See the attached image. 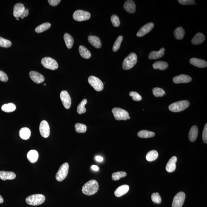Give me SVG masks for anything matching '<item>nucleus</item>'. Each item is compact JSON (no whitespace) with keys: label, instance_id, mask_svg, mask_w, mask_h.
<instances>
[{"label":"nucleus","instance_id":"obj_1","mask_svg":"<svg viewBox=\"0 0 207 207\" xmlns=\"http://www.w3.org/2000/svg\"><path fill=\"white\" fill-rule=\"evenodd\" d=\"M99 190V184L96 180H91L82 186V191L84 194L91 196L96 193Z\"/></svg>","mask_w":207,"mask_h":207},{"label":"nucleus","instance_id":"obj_2","mask_svg":"<svg viewBox=\"0 0 207 207\" xmlns=\"http://www.w3.org/2000/svg\"><path fill=\"white\" fill-rule=\"evenodd\" d=\"M45 197L42 194H35L30 195L27 197L26 200L27 204L31 206H38L44 202Z\"/></svg>","mask_w":207,"mask_h":207},{"label":"nucleus","instance_id":"obj_3","mask_svg":"<svg viewBox=\"0 0 207 207\" xmlns=\"http://www.w3.org/2000/svg\"><path fill=\"white\" fill-rule=\"evenodd\" d=\"M137 57L136 54L132 53L126 57L123 62L122 67L124 70H130L137 63Z\"/></svg>","mask_w":207,"mask_h":207},{"label":"nucleus","instance_id":"obj_4","mask_svg":"<svg viewBox=\"0 0 207 207\" xmlns=\"http://www.w3.org/2000/svg\"><path fill=\"white\" fill-rule=\"evenodd\" d=\"M190 102L188 101L183 100L174 102L169 106L168 108L173 112H179L187 108L190 106Z\"/></svg>","mask_w":207,"mask_h":207},{"label":"nucleus","instance_id":"obj_5","mask_svg":"<svg viewBox=\"0 0 207 207\" xmlns=\"http://www.w3.org/2000/svg\"><path fill=\"white\" fill-rule=\"evenodd\" d=\"M112 111L116 120H127L129 116V113L127 111L120 108L115 107L112 109Z\"/></svg>","mask_w":207,"mask_h":207},{"label":"nucleus","instance_id":"obj_6","mask_svg":"<svg viewBox=\"0 0 207 207\" xmlns=\"http://www.w3.org/2000/svg\"><path fill=\"white\" fill-rule=\"evenodd\" d=\"M42 64L45 68L51 70H56L58 68V65L56 60L50 57H45L41 60Z\"/></svg>","mask_w":207,"mask_h":207},{"label":"nucleus","instance_id":"obj_7","mask_svg":"<svg viewBox=\"0 0 207 207\" xmlns=\"http://www.w3.org/2000/svg\"><path fill=\"white\" fill-rule=\"evenodd\" d=\"M88 81L89 84L97 91H101L104 88V84L100 79L97 77L91 76L89 77Z\"/></svg>","mask_w":207,"mask_h":207},{"label":"nucleus","instance_id":"obj_8","mask_svg":"<svg viewBox=\"0 0 207 207\" xmlns=\"http://www.w3.org/2000/svg\"><path fill=\"white\" fill-rule=\"evenodd\" d=\"M69 170V165L67 163L60 166L56 175V179L58 181H62L66 178Z\"/></svg>","mask_w":207,"mask_h":207},{"label":"nucleus","instance_id":"obj_9","mask_svg":"<svg viewBox=\"0 0 207 207\" xmlns=\"http://www.w3.org/2000/svg\"><path fill=\"white\" fill-rule=\"evenodd\" d=\"M73 17L75 21L81 22L87 21L90 19L91 14L88 12L78 10L74 12Z\"/></svg>","mask_w":207,"mask_h":207},{"label":"nucleus","instance_id":"obj_10","mask_svg":"<svg viewBox=\"0 0 207 207\" xmlns=\"http://www.w3.org/2000/svg\"><path fill=\"white\" fill-rule=\"evenodd\" d=\"M186 195L183 192L177 193L173 198L172 207H182L184 204Z\"/></svg>","mask_w":207,"mask_h":207},{"label":"nucleus","instance_id":"obj_11","mask_svg":"<svg viewBox=\"0 0 207 207\" xmlns=\"http://www.w3.org/2000/svg\"><path fill=\"white\" fill-rule=\"evenodd\" d=\"M60 97L65 108L66 109H70L71 106V99L68 92L66 91H62L60 93Z\"/></svg>","mask_w":207,"mask_h":207},{"label":"nucleus","instance_id":"obj_12","mask_svg":"<svg viewBox=\"0 0 207 207\" xmlns=\"http://www.w3.org/2000/svg\"><path fill=\"white\" fill-rule=\"evenodd\" d=\"M39 130L40 134L43 137L47 138L49 137L50 134V128L47 121H43L40 123Z\"/></svg>","mask_w":207,"mask_h":207},{"label":"nucleus","instance_id":"obj_13","mask_svg":"<svg viewBox=\"0 0 207 207\" xmlns=\"http://www.w3.org/2000/svg\"><path fill=\"white\" fill-rule=\"evenodd\" d=\"M154 23L152 22L147 23L140 28L137 33V36L138 37H142L144 36L150 32L154 27Z\"/></svg>","mask_w":207,"mask_h":207},{"label":"nucleus","instance_id":"obj_14","mask_svg":"<svg viewBox=\"0 0 207 207\" xmlns=\"http://www.w3.org/2000/svg\"><path fill=\"white\" fill-rule=\"evenodd\" d=\"M32 80L37 84L42 83L45 81V78L42 74L35 71H31L29 73Z\"/></svg>","mask_w":207,"mask_h":207},{"label":"nucleus","instance_id":"obj_15","mask_svg":"<svg viewBox=\"0 0 207 207\" xmlns=\"http://www.w3.org/2000/svg\"><path fill=\"white\" fill-rule=\"evenodd\" d=\"M192 79L189 76L181 75L174 77L173 81L175 84L186 83L191 81Z\"/></svg>","mask_w":207,"mask_h":207},{"label":"nucleus","instance_id":"obj_16","mask_svg":"<svg viewBox=\"0 0 207 207\" xmlns=\"http://www.w3.org/2000/svg\"><path fill=\"white\" fill-rule=\"evenodd\" d=\"M24 5L21 3H17L13 7V15L16 18L21 17L25 11Z\"/></svg>","mask_w":207,"mask_h":207},{"label":"nucleus","instance_id":"obj_17","mask_svg":"<svg viewBox=\"0 0 207 207\" xmlns=\"http://www.w3.org/2000/svg\"><path fill=\"white\" fill-rule=\"evenodd\" d=\"M177 161V158L173 156L169 160L166 166V170L168 172L171 173L176 169V163Z\"/></svg>","mask_w":207,"mask_h":207},{"label":"nucleus","instance_id":"obj_18","mask_svg":"<svg viewBox=\"0 0 207 207\" xmlns=\"http://www.w3.org/2000/svg\"><path fill=\"white\" fill-rule=\"evenodd\" d=\"M191 64L200 68H206L207 63L206 61L197 58H192L190 60Z\"/></svg>","mask_w":207,"mask_h":207},{"label":"nucleus","instance_id":"obj_19","mask_svg":"<svg viewBox=\"0 0 207 207\" xmlns=\"http://www.w3.org/2000/svg\"><path fill=\"white\" fill-rule=\"evenodd\" d=\"M16 178V174L12 171H0V179L2 180H13Z\"/></svg>","mask_w":207,"mask_h":207},{"label":"nucleus","instance_id":"obj_20","mask_svg":"<svg viewBox=\"0 0 207 207\" xmlns=\"http://www.w3.org/2000/svg\"><path fill=\"white\" fill-rule=\"evenodd\" d=\"M124 9L127 12L134 13L136 12V6L133 1L128 0L126 2L124 5Z\"/></svg>","mask_w":207,"mask_h":207},{"label":"nucleus","instance_id":"obj_21","mask_svg":"<svg viewBox=\"0 0 207 207\" xmlns=\"http://www.w3.org/2000/svg\"><path fill=\"white\" fill-rule=\"evenodd\" d=\"M129 187L128 185H123L116 189L114 192V195L117 197L122 196L127 193L129 191Z\"/></svg>","mask_w":207,"mask_h":207},{"label":"nucleus","instance_id":"obj_22","mask_svg":"<svg viewBox=\"0 0 207 207\" xmlns=\"http://www.w3.org/2000/svg\"><path fill=\"white\" fill-rule=\"evenodd\" d=\"M88 40L91 44L95 48H99L101 47L102 44L98 37L90 35L88 37Z\"/></svg>","mask_w":207,"mask_h":207},{"label":"nucleus","instance_id":"obj_23","mask_svg":"<svg viewBox=\"0 0 207 207\" xmlns=\"http://www.w3.org/2000/svg\"><path fill=\"white\" fill-rule=\"evenodd\" d=\"M165 51V48H162L159 51L151 52L149 55V58L150 60H156L161 58L164 56Z\"/></svg>","mask_w":207,"mask_h":207},{"label":"nucleus","instance_id":"obj_24","mask_svg":"<svg viewBox=\"0 0 207 207\" xmlns=\"http://www.w3.org/2000/svg\"><path fill=\"white\" fill-rule=\"evenodd\" d=\"M198 129L196 126H193L190 129L189 133V140L191 142H194L198 137Z\"/></svg>","mask_w":207,"mask_h":207},{"label":"nucleus","instance_id":"obj_25","mask_svg":"<svg viewBox=\"0 0 207 207\" xmlns=\"http://www.w3.org/2000/svg\"><path fill=\"white\" fill-rule=\"evenodd\" d=\"M38 151L32 150L28 151L27 154V158L28 161L31 163H35L37 161L38 158Z\"/></svg>","mask_w":207,"mask_h":207},{"label":"nucleus","instance_id":"obj_26","mask_svg":"<svg viewBox=\"0 0 207 207\" xmlns=\"http://www.w3.org/2000/svg\"><path fill=\"white\" fill-rule=\"evenodd\" d=\"M205 39V36L202 33L199 32L195 35L191 40V43L193 45H200L203 42Z\"/></svg>","mask_w":207,"mask_h":207},{"label":"nucleus","instance_id":"obj_27","mask_svg":"<svg viewBox=\"0 0 207 207\" xmlns=\"http://www.w3.org/2000/svg\"><path fill=\"white\" fill-rule=\"evenodd\" d=\"M79 50L80 55L82 58L88 59L91 56V54L90 51L82 45H80L79 47Z\"/></svg>","mask_w":207,"mask_h":207},{"label":"nucleus","instance_id":"obj_28","mask_svg":"<svg viewBox=\"0 0 207 207\" xmlns=\"http://www.w3.org/2000/svg\"><path fill=\"white\" fill-rule=\"evenodd\" d=\"M20 137L23 140H27L29 139L31 136V131L27 127H23L19 131Z\"/></svg>","mask_w":207,"mask_h":207},{"label":"nucleus","instance_id":"obj_29","mask_svg":"<svg viewBox=\"0 0 207 207\" xmlns=\"http://www.w3.org/2000/svg\"><path fill=\"white\" fill-rule=\"evenodd\" d=\"M168 64L166 62L164 61H157L153 64V67L154 69H159L161 70H164L167 69Z\"/></svg>","mask_w":207,"mask_h":207},{"label":"nucleus","instance_id":"obj_30","mask_svg":"<svg viewBox=\"0 0 207 207\" xmlns=\"http://www.w3.org/2000/svg\"><path fill=\"white\" fill-rule=\"evenodd\" d=\"M64 39L66 45L68 49H71L73 46L74 40L71 35L68 33H65L64 35Z\"/></svg>","mask_w":207,"mask_h":207},{"label":"nucleus","instance_id":"obj_31","mask_svg":"<svg viewBox=\"0 0 207 207\" xmlns=\"http://www.w3.org/2000/svg\"><path fill=\"white\" fill-rule=\"evenodd\" d=\"M185 34L184 29L181 27L176 28L174 32V35L175 38L177 40L182 39L184 37Z\"/></svg>","mask_w":207,"mask_h":207},{"label":"nucleus","instance_id":"obj_32","mask_svg":"<svg viewBox=\"0 0 207 207\" xmlns=\"http://www.w3.org/2000/svg\"><path fill=\"white\" fill-rule=\"evenodd\" d=\"M137 136L141 138H149L154 137L155 136V133L151 131L142 130L138 133Z\"/></svg>","mask_w":207,"mask_h":207},{"label":"nucleus","instance_id":"obj_33","mask_svg":"<svg viewBox=\"0 0 207 207\" xmlns=\"http://www.w3.org/2000/svg\"><path fill=\"white\" fill-rule=\"evenodd\" d=\"M16 109V105L12 103L5 104L2 106L1 109L3 111L11 112L14 111Z\"/></svg>","mask_w":207,"mask_h":207},{"label":"nucleus","instance_id":"obj_34","mask_svg":"<svg viewBox=\"0 0 207 207\" xmlns=\"http://www.w3.org/2000/svg\"><path fill=\"white\" fill-rule=\"evenodd\" d=\"M159 154L157 151L152 150L148 152L146 155V160L149 161H152L155 160L158 157Z\"/></svg>","mask_w":207,"mask_h":207},{"label":"nucleus","instance_id":"obj_35","mask_svg":"<svg viewBox=\"0 0 207 207\" xmlns=\"http://www.w3.org/2000/svg\"><path fill=\"white\" fill-rule=\"evenodd\" d=\"M51 25L50 23L46 22L43 23L40 26L37 27L35 29V31L37 33H40L46 31L51 27Z\"/></svg>","mask_w":207,"mask_h":207},{"label":"nucleus","instance_id":"obj_36","mask_svg":"<svg viewBox=\"0 0 207 207\" xmlns=\"http://www.w3.org/2000/svg\"><path fill=\"white\" fill-rule=\"evenodd\" d=\"M87 103L86 99H84L81 101V103L79 104L77 107V111L79 114H81L85 113L86 111L85 108V105Z\"/></svg>","mask_w":207,"mask_h":207},{"label":"nucleus","instance_id":"obj_37","mask_svg":"<svg viewBox=\"0 0 207 207\" xmlns=\"http://www.w3.org/2000/svg\"><path fill=\"white\" fill-rule=\"evenodd\" d=\"M127 176V173L125 171H118L113 173L112 175V179L114 181H117L121 178H124Z\"/></svg>","mask_w":207,"mask_h":207},{"label":"nucleus","instance_id":"obj_38","mask_svg":"<svg viewBox=\"0 0 207 207\" xmlns=\"http://www.w3.org/2000/svg\"><path fill=\"white\" fill-rule=\"evenodd\" d=\"M75 128L76 131L78 133H84L87 130L86 126L80 123L75 124Z\"/></svg>","mask_w":207,"mask_h":207},{"label":"nucleus","instance_id":"obj_39","mask_svg":"<svg viewBox=\"0 0 207 207\" xmlns=\"http://www.w3.org/2000/svg\"><path fill=\"white\" fill-rule=\"evenodd\" d=\"M123 37L122 36H119L118 37L116 40L113 46L112 50L114 52H116L118 50L120 47L121 43H122Z\"/></svg>","mask_w":207,"mask_h":207},{"label":"nucleus","instance_id":"obj_40","mask_svg":"<svg viewBox=\"0 0 207 207\" xmlns=\"http://www.w3.org/2000/svg\"><path fill=\"white\" fill-rule=\"evenodd\" d=\"M152 92L153 95L156 97H162L165 94L164 90L159 87L154 88L153 89Z\"/></svg>","mask_w":207,"mask_h":207},{"label":"nucleus","instance_id":"obj_41","mask_svg":"<svg viewBox=\"0 0 207 207\" xmlns=\"http://www.w3.org/2000/svg\"><path fill=\"white\" fill-rule=\"evenodd\" d=\"M12 42L9 40L5 39L0 37V47L4 48H8L11 47Z\"/></svg>","mask_w":207,"mask_h":207},{"label":"nucleus","instance_id":"obj_42","mask_svg":"<svg viewBox=\"0 0 207 207\" xmlns=\"http://www.w3.org/2000/svg\"><path fill=\"white\" fill-rule=\"evenodd\" d=\"M111 21L114 27H118L120 25V22L118 16L114 14L112 15L111 18Z\"/></svg>","mask_w":207,"mask_h":207},{"label":"nucleus","instance_id":"obj_43","mask_svg":"<svg viewBox=\"0 0 207 207\" xmlns=\"http://www.w3.org/2000/svg\"><path fill=\"white\" fill-rule=\"evenodd\" d=\"M151 198L152 201L155 203L160 204L161 203V198L158 193H153L151 195Z\"/></svg>","mask_w":207,"mask_h":207},{"label":"nucleus","instance_id":"obj_44","mask_svg":"<svg viewBox=\"0 0 207 207\" xmlns=\"http://www.w3.org/2000/svg\"><path fill=\"white\" fill-rule=\"evenodd\" d=\"M129 96L132 97L133 100L134 101H139L142 99V97L138 92L135 91H131L129 93Z\"/></svg>","mask_w":207,"mask_h":207},{"label":"nucleus","instance_id":"obj_45","mask_svg":"<svg viewBox=\"0 0 207 207\" xmlns=\"http://www.w3.org/2000/svg\"><path fill=\"white\" fill-rule=\"evenodd\" d=\"M178 2L183 5H192L195 4V1L193 0H178Z\"/></svg>","mask_w":207,"mask_h":207},{"label":"nucleus","instance_id":"obj_46","mask_svg":"<svg viewBox=\"0 0 207 207\" xmlns=\"http://www.w3.org/2000/svg\"><path fill=\"white\" fill-rule=\"evenodd\" d=\"M8 80V77L7 74L2 71L0 70V81L6 82Z\"/></svg>","mask_w":207,"mask_h":207},{"label":"nucleus","instance_id":"obj_47","mask_svg":"<svg viewBox=\"0 0 207 207\" xmlns=\"http://www.w3.org/2000/svg\"><path fill=\"white\" fill-rule=\"evenodd\" d=\"M202 138L205 144H207V124H205L204 128L203 135Z\"/></svg>","mask_w":207,"mask_h":207},{"label":"nucleus","instance_id":"obj_48","mask_svg":"<svg viewBox=\"0 0 207 207\" xmlns=\"http://www.w3.org/2000/svg\"><path fill=\"white\" fill-rule=\"evenodd\" d=\"M49 3L53 6H57L60 2V0H48Z\"/></svg>","mask_w":207,"mask_h":207},{"label":"nucleus","instance_id":"obj_49","mask_svg":"<svg viewBox=\"0 0 207 207\" xmlns=\"http://www.w3.org/2000/svg\"><path fill=\"white\" fill-rule=\"evenodd\" d=\"M28 14H29V10L28 9H25L21 16L23 17H26L28 16Z\"/></svg>","mask_w":207,"mask_h":207},{"label":"nucleus","instance_id":"obj_50","mask_svg":"<svg viewBox=\"0 0 207 207\" xmlns=\"http://www.w3.org/2000/svg\"><path fill=\"white\" fill-rule=\"evenodd\" d=\"M96 160L98 162H101L103 160V158L101 156H96L95 158Z\"/></svg>","mask_w":207,"mask_h":207},{"label":"nucleus","instance_id":"obj_51","mask_svg":"<svg viewBox=\"0 0 207 207\" xmlns=\"http://www.w3.org/2000/svg\"><path fill=\"white\" fill-rule=\"evenodd\" d=\"M91 168L94 171H97L99 170V167L96 165H93L91 166Z\"/></svg>","mask_w":207,"mask_h":207},{"label":"nucleus","instance_id":"obj_52","mask_svg":"<svg viewBox=\"0 0 207 207\" xmlns=\"http://www.w3.org/2000/svg\"><path fill=\"white\" fill-rule=\"evenodd\" d=\"M4 202V199H3L2 196L0 195V204Z\"/></svg>","mask_w":207,"mask_h":207},{"label":"nucleus","instance_id":"obj_53","mask_svg":"<svg viewBox=\"0 0 207 207\" xmlns=\"http://www.w3.org/2000/svg\"><path fill=\"white\" fill-rule=\"evenodd\" d=\"M130 118H131V117H130L129 116L128 117V119H130Z\"/></svg>","mask_w":207,"mask_h":207},{"label":"nucleus","instance_id":"obj_54","mask_svg":"<svg viewBox=\"0 0 207 207\" xmlns=\"http://www.w3.org/2000/svg\"><path fill=\"white\" fill-rule=\"evenodd\" d=\"M16 19L18 20H18H19L18 19V18H16Z\"/></svg>","mask_w":207,"mask_h":207},{"label":"nucleus","instance_id":"obj_55","mask_svg":"<svg viewBox=\"0 0 207 207\" xmlns=\"http://www.w3.org/2000/svg\"><path fill=\"white\" fill-rule=\"evenodd\" d=\"M46 84H45L44 85V86H46Z\"/></svg>","mask_w":207,"mask_h":207}]
</instances>
